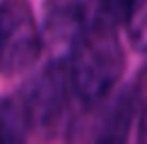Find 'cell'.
Masks as SVG:
<instances>
[{"label":"cell","mask_w":147,"mask_h":144,"mask_svg":"<svg viewBox=\"0 0 147 144\" xmlns=\"http://www.w3.org/2000/svg\"><path fill=\"white\" fill-rule=\"evenodd\" d=\"M123 51L113 27L92 22L84 36L70 48L68 67L70 89L82 103H101L123 75Z\"/></svg>","instance_id":"1"},{"label":"cell","mask_w":147,"mask_h":144,"mask_svg":"<svg viewBox=\"0 0 147 144\" xmlns=\"http://www.w3.org/2000/svg\"><path fill=\"white\" fill-rule=\"evenodd\" d=\"M44 36L24 0L0 3V72L20 75L39 60Z\"/></svg>","instance_id":"2"},{"label":"cell","mask_w":147,"mask_h":144,"mask_svg":"<svg viewBox=\"0 0 147 144\" xmlns=\"http://www.w3.org/2000/svg\"><path fill=\"white\" fill-rule=\"evenodd\" d=\"M70 94L72 89H70L65 63H51L41 75H36L27 84V89L22 91L20 106L24 108L29 125L51 127L63 115Z\"/></svg>","instance_id":"3"},{"label":"cell","mask_w":147,"mask_h":144,"mask_svg":"<svg viewBox=\"0 0 147 144\" xmlns=\"http://www.w3.org/2000/svg\"><path fill=\"white\" fill-rule=\"evenodd\" d=\"M92 27L82 0H44V36L56 46H75Z\"/></svg>","instance_id":"4"},{"label":"cell","mask_w":147,"mask_h":144,"mask_svg":"<svg viewBox=\"0 0 147 144\" xmlns=\"http://www.w3.org/2000/svg\"><path fill=\"white\" fill-rule=\"evenodd\" d=\"M29 120L20 101H0V144H27Z\"/></svg>","instance_id":"5"},{"label":"cell","mask_w":147,"mask_h":144,"mask_svg":"<svg viewBox=\"0 0 147 144\" xmlns=\"http://www.w3.org/2000/svg\"><path fill=\"white\" fill-rule=\"evenodd\" d=\"M130 113H133L130 96H121L109 108L106 118L99 127V144H123L128 123H130Z\"/></svg>","instance_id":"6"},{"label":"cell","mask_w":147,"mask_h":144,"mask_svg":"<svg viewBox=\"0 0 147 144\" xmlns=\"http://www.w3.org/2000/svg\"><path fill=\"white\" fill-rule=\"evenodd\" d=\"M128 41L140 53H147V0H133L123 17Z\"/></svg>","instance_id":"7"},{"label":"cell","mask_w":147,"mask_h":144,"mask_svg":"<svg viewBox=\"0 0 147 144\" xmlns=\"http://www.w3.org/2000/svg\"><path fill=\"white\" fill-rule=\"evenodd\" d=\"M92 3H94L96 12H99V22L111 27L116 22H123L133 0H92Z\"/></svg>","instance_id":"8"},{"label":"cell","mask_w":147,"mask_h":144,"mask_svg":"<svg viewBox=\"0 0 147 144\" xmlns=\"http://www.w3.org/2000/svg\"><path fill=\"white\" fill-rule=\"evenodd\" d=\"M138 142L140 144H147V103L140 113V123H138Z\"/></svg>","instance_id":"9"}]
</instances>
